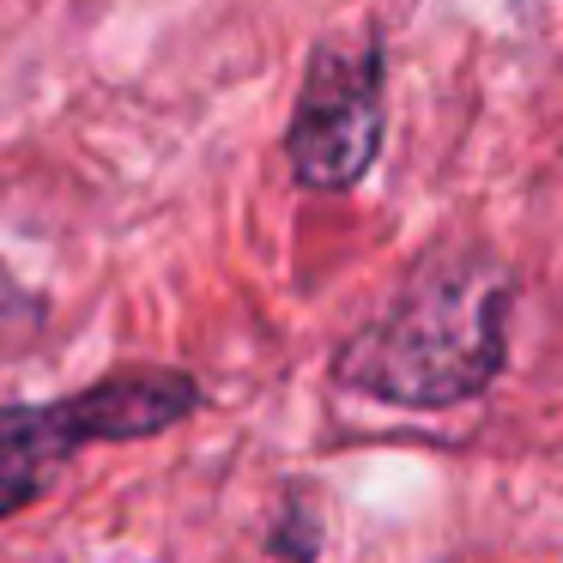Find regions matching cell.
Listing matches in <instances>:
<instances>
[{
    "label": "cell",
    "mask_w": 563,
    "mask_h": 563,
    "mask_svg": "<svg viewBox=\"0 0 563 563\" xmlns=\"http://www.w3.org/2000/svg\"><path fill=\"white\" fill-rule=\"evenodd\" d=\"M515 267L485 243H437L406 267L388 309L333 352V382L394 412H449L509 369Z\"/></svg>",
    "instance_id": "6da1fadb"
},
{
    "label": "cell",
    "mask_w": 563,
    "mask_h": 563,
    "mask_svg": "<svg viewBox=\"0 0 563 563\" xmlns=\"http://www.w3.org/2000/svg\"><path fill=\"white\" fill-rule=\"evenodd\" d=\"M200 382L188 369L134 364L110 369L91 388H74L62 400L0 406V521L19 515L31 497L49 490V478L91 442H146L158 430H176L200 412Z\"/></svg>",
    "instance_id": "7a4b0ae2"
},
{
    "label": "cell",
    "mask_w": 563,
    "mask_h": 563,
    "mask_svg": "<svg viewBox=\"0 0 563 563\" xmlns=\"http://www.w3.org/2000/svg\"><path fill=\"white\" fill-rule=\"evenodd\" d=\"M388 140V49L376 31L357 43H316L303 62L291 122H285V158L297 188L309 195H345L382 158Z\"/></svg>",
    "instance_id": "3957f363"
},
{
    "label": "cell",
    "mask_w": 563,
    "mask_h": 563,
    "mask_svg": "<svg viewBox=\"0 0 563 563\" xmlns=\"http://www.w3.org/2000/svg\"><path fill=\"white\" fill-rule=\"evenodd\" d=\"M267 558H279V563H316L321 558V509L303 485L285 490L279 515L267 527Z\"/></svg>",
    "instance_id": "277c9868"
},
{
    "label": "cell",
    "mask_w": 563,
    "mask_h": 563,
    "mask_svg": "<svg viewBox=\"0 0 563 563\" xmlns=\"http://www.w3.org/2000/svg\"><path fill=\"white\" fill-rule=\"evenodd\" d=\"M37 328H43V303L13 279V273L0 267V357H13Z\"/></svg>",
    "instance_id": "5b68a950"
}]
</instances>
